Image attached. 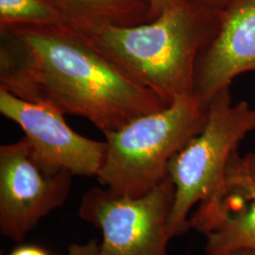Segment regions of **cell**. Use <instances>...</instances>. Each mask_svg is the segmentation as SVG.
<instances>
[{
    "mask_svg": "<svg viewBox=\"0 0 255 255\" xmlns=\"http://www.w3.org/2000/svg\"><path fill=\"white\" fill-rule=\"evenodd\" d=\"M0 37L1 89L86 119L103 134L169 106L65 24L12 26Z\"/></svg>",
    "mask_w": 255,
    "mask_h": 255,
    "instance_id": "6da1fadb",
    "label": "cell"
},
{
    "mask_svg": "<svg viewBox=\"0 0 255 255\" xmlns=\"http://www.w3.org/2000/svg\"><path fill=\"white\" fill-rule=\"evenodd\" d=\"M219 8L200 0H184L145 24L107 27L84 35L136 82L170 105L194 95L198 58Z\"/></svg>",
    "mask_w": 255,
    "mask_h": 255,
    "instance_id": "7a4b0ae2",
    "label": "cell"
},
{
    "mask_svg": "<svg viewBox=\"0 0 255 255\" xmlns=\"http://www.w3.org/2000/svg\"><path fill=\"white\" fill-rule=\"evenodd\" d=\"M255 129V108L246 101L234 103L230 87L209 101L204 127L167 165L175 188L171 238L191 227L205 235L228 213L229 165L241 141Z\"/></svg>",
    "mask_w": 255,
    "mask_h": 255,
    "instance_id": "3957f363",
    "label": "cell"
},
{
    "mask_svg": "<svg viewBox=\"0 0 255 255\" xmlns=\"http://www.w3.org/2000/svg\"><path fill=\"white\" fill-rule=\"evenodd\" d=\"M207 107L194 96L105 133L107 151L97 179L112 192L141 197L167 176L170 160L204 127Z\"/></svg>",
    "mask_w": 255,
    "mask_h": 255,
    "instance_id": "277c9868",
    "label": "cell"
},
{
    "mask_svg": "<svg viewBox=\"0 0 255 255\" xmlns=\"http://www.w3.org/2000/svg\"><path fill=\"white\" fill-rule=\"evenodd\" d=\"M174 198L168 176L136 198L94 187L82 197L79 216L101 230L100 255H168Z\"/></svg>",
    "mask_w": 255,
    "mask_h": 255,
    "instance_id": "5b68a950",
    "label": "cell"
},
{
    "mask_svg": "<svg viewBox=\"0 0 255 255\" xmlns=\"http://www.w3.org/2000/svg\"><path fill=\"white\" fill-rule=\"evenodd\" d=\"M73 175L46 173L26 137L0 146V233L22 242L39 221L67 200Z\"/></svg>",
    "mask_w": 255,
    "mask_h": 255,
    "instance_id": "8992f818",
    "label": "cell"
},
{
    "mask_svg": "<svg viewBox=\"0 0 255 255\" xmlns=\"http://www.w3.org/2000/svg\"><path fill=\"white\" fill-rule=\"evenodd\" d=\"M0 113L22 128L34 160L46 173L65 171L83 177L100 173L106 141L79 134L65 122L62 112L44 103L23 101L0 88Z\"/></svg>",
    "mask_w": 255,
    "mask_h": 255,
    "instance_id": "52a82bcc",
    "label": "cell"
},
{
    "mask_svg": "<svg viewBox=\"0 0 255 255\" xmlns=\"http://www.w3.org/2000/svg\"><path fill=\"white\" fill-rule=\"evenodd\" d=\"M255 71V0H229L219 7L199 55L194 96L207 107L238 75Z\"/></svg>",
    "mask_w": 255,
    "mask_h": 255,
    "instance_id": "ba28073f",
    "label": "cell"
},
{
    "mask_svg": "<svg viewBox=\"0 0 255 255\" xmlns=\"http://www.w3.org/2000/svg\"><path fill=\"white\" fill-rule=\"evenodd\" d=\"M65 25L94 34L107 27H131L152 18L150 0H49Z\"/></svg>",
    "mask_w": 255,
    "mask_h": 255,
    "instance_id": "9c48e42d",
    "label": "cell"
},
{
    "mask_svg": "<svg viewBox=\"0 0 255 255\" xmlns=\"http://www.w3.org/2000/svg\"><path fill=\"white\" fill-rule=\"evenodd\" d=\"M236 216L228 213L205 234L206 255H221L237 250H255V199Z\"/></svg>",
    "mask_w": 255,
    "mask_h": 255,
    "instance_id": "30bf717a",
    "label": "cell"
},
{
    "mask_svg": "<svg viewBox=\"0 0 255 255\" xmlns=\"http://www.w3.org/2000/svg\"><path fill=\"white\" fill-rule=\"evenodd\" d=\"M59 24L64 17L49 0H0V28Z\"/></svg>",
    "mask_w": 255,
    "mask_h": 255,
    "instance_id": "8fae6325",
    "label": "cell"
},
{
    "mask_svg": "<svg viewBox=\"0 0 255 255\" xmlns=\"http://www.w3.org/2000/svg\"><path fill=\"white\" fill-rule=\"evenodd\" d=\"M239 156L235 155L229 165L227 173L228 197L235 195L249 201L255 199V184L251 182L240 168Z\"/></svg>",
    "mask_w": 255,
    "mask_h": 255,
    "instance_id": "7c38bea8",
    "label": "cell"
},
{
    "mask_svg": "<svg viewBox=\"0 0 255 255\" xmlns=\"http://www.w3.org/2000/svg\"><path fill=\"white\" fill-rule=\"evenodd\" d=\"M100 250L99 242L91 240L84 244H72L65 255H100Z\"/></svg>",
    "mask_w": 255,
    "mask_h": 255,
    "instance_id": "4fadbf2b",
    "label": "cell"
},
{
    "mask_svg": "<svg viewBox=\"0 0 255 255\" xmlns=\"http://www.w3.org/2000/svg\"><path fill=\"white\" fill-rule=\"evenodd\" d=\"M239 164L243 173L255 184V149L245 158H239Z\"/></svg>",
    "mask_w": 255,
    "mask_h": 255,
    "instance_id": "5bb4252c",
    "label": "cell"
},
{
    "mask_svg": "<svg viewBox=\"0 0 255 255\" xmlns=\"http://www.w3.org/2000/svg\"><path fill=\"white\" fill-rule=\"evenodd\" d=\"M7 255H50V254L43 247L26 244L16 247Z\"/></svg>",
    "mask_w": 255,
    "mask_h": 255,
    "instance_id": "9a60e30c",
    "label": "cell"
},
{
    "mask_svg": "<svg viewBox=\"0 0 255 255\" xmlns=\"http://www.w3.org/2000/svg\"><path fill=\"white\" fill-rule=\"evenodd\" d=\"M184 0H150L151 9H152V18L155 19L160 15L164 9L174 6Z\"/></svg>",
    "mask_w": 255,
    "mask_h": 255,
    "instance_id": "2e32d148",
    "label": "cell"
},
{
    "mask_svg": "<svg viewBox=\"0 0 255 255\" xmlns=\"http://www.w3.org/2000/svg\"><path fill=\"white\" fill-rule=\"evenodd\" d=\"M221 255H255V250L253 249H242V250H237L231 252L228 254Z\"/></svg>",
    "mask_w": 255,
    "mask_h": 255,
    "instance_id": "e0dca14e",
    "label": "cell"
},
{
    "mask_svg": "<svg viewBox=\"0 0 255 255\" xmlns=\"http://www.w3.org/2000/svg\"><path fill=\"white\" fill-rule=\"evenodd\" d=\"M200 1L214 7H221L226 2H228L229 0H200Z\"/></svg>",
    "mask_w": 255,
    "mask_h": 255,
    "instance_id": "ac0fdd59",
    "label": "cell"
}]
</instances>
